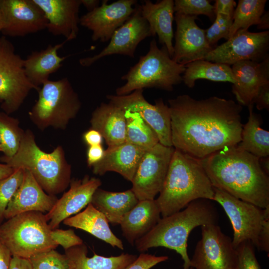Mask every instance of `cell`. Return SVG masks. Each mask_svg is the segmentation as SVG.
<instances>
[{
	"label": "cell",
	"instance_id": "cell-25",
	"mask_svg": "<svg viewBox=\"0 0 269 269\" xmlns=\"http://www.w3.org/2000/svg\"><path fill=\"white\" fill-rule=\"evenodd\" d=\"M160 211L155 199L138 201L123 218L121 225L123 236L134 245L148 233L160 219Z\"/></svg>",
	"mask_w": 269,
	"mask_h": 269
},
{
	"label": "cell",
	"instance_id": "cell-30",
	"mask_svg": "<svg viewBox=\"0 0 269 269\" xmlns=\"http://www.w3.org/2000/svg\"><path fill=\"white\" fill-rule=\"evenodd\" d=\"M83 243L65 250L68 269H125L137 258L136 255L129 254L110 257L94 254L89 258Z\"/></svg>",
	"mask_w": 269,
	"mask_h": 269
},
{
	"label": "cell",
	"instance_id": "cell-31",
	"mask_svg": "<svg viewBox=\"0 0 269 269\" xmlns=\"http://www.w3.org/2000/svg\"><path fill=\"white\" fill-rule=\"evenodd\" d=\"M253 105L248 106V120L243 126L241 140L237 146L259 158L269 155V132L261 127L262 120L253 112Z\"/></svg>",
	"mask_w": 269,
	"mask_h": 269
},
{
	"label": "cell",
	"instance_id": "cell-41",
	"mask_svg": "<svg viewBox=\"0 0 269 269\" xmlns=\"http://www.w3.org/2000/svg\"><path fill=\"white\" fill-rule=\"evenodd\" d=\"M51 237L58 246H61L65 250L83 243V240L72 229L56 228L51 230Z\"/></svg>",
	"mask_w": 269,
	"mask_h": 269
},
{
	"label": "cell",
	"instance_id": "cell-39",
	"mask_svg": "<svg viewBox=\"0 0 269 269\" xmlns=\"http://www.w3.org/2000/svg\"><path fill=\"white\" fill-rule=\"evenodd\" d=\"M233 20L231 16L220 14L215 15L214 22L205 30L206 39L211 46L213 47L221 38L228 39Z\"/></svg>",
	"mask_w": 269,
	"mask_h": 269
},
{
	"label": "cell",
	"instance_id": "cell-50",
	"mask_svg": "<svg viewBox=\"0 0 269 269\" xmlns=\"http://www.w3.org/2000/svg\"><path fill=\"white\" fill-rule=\"evenodd\" d=\"M258 29L267 30L269 28V11L264 12L262 15L260 22L257 25Z\"/></svg>",
	"mask_w": 269,
	"mask_h": 269
},
{
	"label": "cell",
	"instance_id": "cell-6",
	"mask_svg": "<svg viewBox=\"0 0 269 269\" xmlns=\"http://www.w3.org/2000/svg\"><path fill=\"white\" fill-rule=\"evenodd\" d=\"M185 65L175 62L166 48H158L155 39L149 43L147 53L121 77L126 83L118 87L116 95L123 96L144 88H155L171 91L182 82Z\"/></svg>",
	"mask_w": 269,
	"mask_h": 269
},
{
	"label": "cell",
	"instance_id": "cell-33",
	"mask_svg": "<svg viewBox=\"0 0 269 269\" xmlns=\"http://www.w3.org/2000/svg\"><path fill=\"white\" fill-rule=\"evenodd\" d=\"M126 141L147 151L159 142L156 133L136 112L125 111Z\"/></svg>",
	"mask_w": 269,
	"mask_h": 269
},
{
	"label": "cell",
	"instance_id": "cell-37",
	"mask_svg": "<svg viewBox=\"0 0 269 269\" xmlns=\"http://www.w3.org/2000/svg\"><path fill=\"white\" fill-rule=\"evenodd\" d=\"M28 260L32 269H68L66 256L55 250L38 253Z\"/></svg>",
	"mask_w": 269,
	"mask_h": 269
},
{
	"label": "cell",
	"instance_id": "cell-51",
	"mask_svg": "<svg viewBox=\"0 0 269 269\" xmlns=\"http://www.w3.org/2000/svg\"><path fill=\"white\" fill-rule=\"evenodd\" d=\"M81 4L86 7L88 11H90L98 7L100 3L98 0H80Z\"/></svg>",
	"mask_w": 269,
	"mask_h": 269
},
{
	"label": "cell",
	"instance_id": "cell-2",
	"mask_svg": "<svg viewBox=\"0 0 269 269\" xmlns=\"http://www.w3.org/2000/svg\"><path fill=\"white\" fill-rule=\"evenodd\" d=\"M201 162L214 187L261 208L269 207V177L258 157L236 145L224 147Z\"/></svg>",
	"mask_w": 269,
	"mask_h": 269
},
{
	"label": "cell",
	"instance_id": "cell-42",
	"mask_svg": "<svg viewBox=\"0 0 269 269\" xmlns=\"http://www.w3.org/2000/svg\"><path fill=\"white\" fill-rule=\"evenodd\" d=\"M168 259L167 256H155L142 253L125 269H150Z\"/></svg>",
	"mask_w": 269,
	"mask_h": 269
},
{
	"label": "cell",
	"instance_id": "cell-20",
	"mask_svg": "<svg viewBox=\"0 0 269 269\" xmlns=\"http://www.w3.org/2000/svg\"><path fill=\"white\" fill-rule=\"evenodd\" d=\"M235 82L232 93L241 106L254 105L253 101L264 85L269 83V56L261 62L243 60L232 65Z\"/></svg>",
	"mask_w": 269,
	"mask_h": 269
},
{
	"label": "cell",
	"instance_id": "cell-17",
	"mask_svg": "<svg viewBox=\"0 0 269 269\" xmlns=\"http://www.w3.org/2000/svg\"><path fill=\"white\" fill-rule=\"evenodd\" d=\"M149 36L148 23L141 14L140 5H136L132 16L113 34L107 46L93 56L81 58L79 63L89 67L104 57L115 54L133 58L138 45Z\"/></svg>",
	"mask_w": 269,
	"mask_h": 269
},
{
	"label": "cell",
	"instance_id": "cell-7",
	"mask_svg": "<svg viewBox=\"0 0 269 269\" xmlns=\"http://www.w3.org/2000/svg\"><path fill=\"white\" fill-rule=\"evenodd\" d=\"M45 215L30 211L13 216L0 225V241L12 257L28 259L58 246L51 237Z\"/></svg>",
	"mask_w": 269,
	"mask_h": 269
},
{
	"label": "cell",
	"instance_id": "cell-43",
	"mask_svg": "<svg viewBox=\"0 0 269 269\" xmlns=\"http://www.w3.org/2000/svg\"><path fill=\"white\" fill-rule=\"evenodd\" d=\"M236 5L234 0H216L213 5L215 15L220 14L233 17Z\"/></svg>",
	"mask_w": 269,
	"mask_h": 269
},
{
	"label": "cell",
	"instance_id": "cell-22",
	"mask_svg": "<svg viewBox=\"0 0 269 269\" xmlns=\"http://www.w3.org/2000/svg\"><path fill=\"white\" fill-rule=\"evenodd\" d=\"M23 170L22 181L5 210L6 220L27 212L47 213L58 200L56 196L49 195L43 190L30 171Z\"/></svg>",
	"mask_w": 269,
	"mask_h": 269
},
{
	"label": "cell",
	"instance_id": "cell-55",
	"mask_svg": "<svg viewBox=\"0 0 269 269\" xmlns=\"http://www.w3.org/2000/svg\"><path fill=\"white\" fill-rule=\"evenodd\" d=\"M189 269H194L193 268H192V267H190V268H189Z\"/></svg>",
	"mask_w": 269,
	"mask_h": 269
},
{
	"label": "cell",
	"instance_id": "cell-1",
	"mask_svg": "<svg viewBox=\"0 0 269 269\" xmlns=\"http://www.w3.org/2000/svg\"><path fill=\"white\" fill-rule=\"evenodd\" d=\"M172 146L201 160L241 140L242 107L217 96L198 100L188 95L168 100Z\"/></svg>",
	"mask_w": 269,
	"mask_h": 269
},
{
	"label": "cell",
	"instance_id": "cell-10",
	"mask_svg": "<svg viewBox=\"0 0 269 269\" xmlns=\"http://www.w3.org/2000/svg\"><path fill=\"white\" fill-rule=\"evenodd\" d=\"M23 61L13 44L0 36V104L8 115L17 111L30 91L35 90L25 75Z\"/></svg>",
	"mask_w": 269,
	"mask_h": 269
},
{
	"label": "cell",
	"instance_id": "cell-11",
	"mask_svg": "<svg viewBox=\"0 0 269 269\" xmlns=\"http://www.w3.org/2000/svg\"><path fill=\"white\" fill-rule=\"evenodd\" d=\"M191 260L194 269H237V252L217 224L201 226V239Z\"/></svg>",
	"mask_w": 269,
	"mask_h": 269
},
{
	"label": "cell",
	"instance_id": "cell-35",
	"mask_svg": "<svg viewBox=\"0 0 269 269\" xmlns=\"http://www.w3.org/2000/svg\"><path fill=\"white\" fill-rule=\"evenodd\" d=\"M17 119L0 112V151L4 156L11 157L17 151L23 132L19 127Z\"/></svg>",
	"mask_w": 269,
	"mask_h": 269
},
{
	"label": "cell",
	"instance_id": "cell-4",
	"mask_svg": "<svg viewBox=\"0 0 269 269\" xmlns=\"http://www.w3.org/2000/svg\"><path fill=\"white\" fill-rule=\"evenodd\" d=\"M214 196V186L201 160L174 149L162 189L155 199L162 217L197 199L213 201Z\"/></svg>",
	"mask_w": 269,
	"mask_h": 269
},
{
	"label": "cell",
	"instance_id": "cell-34",
	"mask_svg": "<svg viewBox=\"0 0 269 269\" xmlns=\"http://www.w3.org/2000/svg\"><path fill=\"white\" fill-rule=\"evenodd\" d=\"M267 2V0H239L233 16L228 39L240 29L248 30L251 26L258 25Z\"/></svg>",
	"mask_w": 269,
	"mask_h": 269
},
{
	"label": "cell",
	"instance_id": "cell-38",
	"mask_svg": "<svg viewBox=\"0 0 269 269\" xmlns=\"http://www.w3.org/2000/svg\"><path fill=\"white\" fill-rule=\"evenodd\" d=\"M175 13L191 16L204 15L211 20L215 17L214 6L207 0H175Z\"/></svg>",
	"mask_w": 269,
	"mask_h": 269
},
{
	"label": "cell",
	"instance_id": "cell-19",
	"mask_svg": "<svg viewBox=\"0 0 269 269\" xmlns=\"http://www.w3.org/2000/svg\"><path fill=\"white\" fill-rule=\"evenodd\" d=\"M102 183L96 177L85 176L82 179L71 180L70 188L58 199L45 217L51 230L57 228L66 219L75 215L91 203L95 191Z\"/></svg>",
	"mask_w": 269,
	"mask_h": 269
},
{
	"label": "cell",
	"instance_id": "cell-53",
	"mask_svg": "<svg viewBox=\"0 0 269 269\" xmlns=\"http://www.w3.org/2000/svg\"><path fill=\"white\" fill-rule=\"evenodd\" d=\"M1 28H2V20H1V14L0 9V32H1Z\"/></svg>",
	"mask_w": 269,
	"mask_h": 269
},
{
	"label": "cell",
	"instance_id": "cell-14",
	"mask_svg": "<svg viewBox=\"0 0 269 269\" xmlns=\"http://www.w3.org/2000/svg\"><path fill=\"white\" fill-rule=\"evenodd\" d=\"M143 89L123 96L107 95V99L124 111L137 113L156 133L159 143L172 146L170 109L162 99L151 104L143 95Z\"/></svg>",
	"mask_w": 269,
	"mask_h": 269
},
{
	"label": "cell",
	"instance_id": "cell-23",
	"mask_svg": "<svg viewBox=\"0 0 269 269\" xmlns=\"http://www.w3.org/2000/svg\"><path fill=\"white\" fill-rule=\"evenodd\" d=\"M145 151L127 142L108 147L103 159L92 167L93 172L103 175L107 172L114 171L132 182Z\"/></svg>",
	"mask_w": 269,
	"mask_h": 269
},
{
	"label": "cell",
	"instance_id": "cell-52",
	"mask_svg": "<svg viewBox=\"0 0 269 269\" xmlns=\"http://www.w3.org/2000/svg\"><path fill=\"white\" fill-rule=\"evenodd\" d=\"M259 163L263 170L269 175V156L259 158Z\"/></svg>",
	"mask_w": 269,
	"mask_h": 269
},
{
	"label": "cell",
	"instance_id": "cell-49",
	"mask_svg": "<svg viewBox=\"0 0 269 269\" xmlns=\"http://www.w3.org/2000/svg\"><path fill=\"white\" fill-rule=\"evenodd\" d=\"M15 169L6 163H0V180L12 174Z\"/></svg>",
	"mask_w": 269,
	"mask_h": 269
},
{
	"label": "cell",
	"instance_id": "cell-8",
	"mask_svg": "<svg viewBox=\"0 0 269 269\" xmlns=\"http://www.w3.org/2000/svg\"><path fill=\"white\" fill-rule=\"evenodd\" d=\"M38 91V98L28 114L40 129L48 127L64 129L78 114L81 103L67 77L45 82Z\"/></svg>",
	"mask_w": 269,
	"mask_h": 269
},
{
	"label": "cell",
	"instance_id": "cell-40",
	"mask_svg": "<svg viewBox=\"0 0 269 269\" xmlns=\"http://www.w3.org/2000/svg\"><path fill=\"white\" fill-rule=\"evenodd\" d=\"M236 249L238 258L237 269H261L255 255L254 246L250 241L242 242Z\"/></svg>",
	"mask_w": 269,
	"mask_h": 269
},
{
	"label": "cell",
	"instance_id": "cell-24",
	"mask_svg": "<svg viewBox=\"0 0 269 269\" xmlns=\"http://www.w3.org/2000/svg\"><path fill=\"white\" fill-rule=\"evenodd\" d=\"M140 10L142 16L148 23L150 36L157 35L159 42L165 46L172 58L174 0H162L153 3L149 0H145L140 5Z\"/></svg>",
	"mask_w": 269,
	"mask_h": 269
},
{
	"label": "cell",
	"instance_id": "cell-13",
	"mask_svg": "<svg viewBox=\"0 0 269 269\" xmlns=\"http://www.w3.org/2000/svg\"><path fill=\"white\" fill-rule=\"evenodd\" d=\"M269 31L238 30L231 38L214 48L204 58L232 65L243 60L261 62L269 56Z\"/></svg>",
	"mask_w": 269,
	"mask_h": 269
},
{
	"label": "cell",
	"instance_id": "cell-26",
	"mask_svg": "<svg viewBox=\"0 0 269 269\" xmlns=\"http://www.w3.org/2000/svg\"><path fill=\"white\" fill-rule=\"evenodd\" d=\"M125 112L109 102L102 103L92 114V129L100 133L108 147L120 145L126 141Z\"/></svg>",
	"mask_w": 269,
	"mask_h": 269
},
{
	"label": "cell",
	"instance_id": "cell-18",
	"mask_svg": "<svg viewBox=\"0 0 269 269\" xmlns=\"http://www.w3.org/2000/svg\"><path fill=\"white\" fill-rule=\"evenodd\" d=\"M197 16L175 13L176 28L172 59L176 62L186 65L204 59L214 48L208 42L205 29L196 22Z\"/></svg>",
	"mask_w": 269,
	"mask_h": 269
},
{
	"label": "cell",
	"instance_id": "cell-44",
	"mask_svg": "<svg viewBox=\"0 0 269 269\" xmlns=\"http://www.w3.org/2000/svg\"><path fill=\"white\" fill-rule=\"evenodd\" d=\"M259 110L269 109V83L263 85L253 101Z\"/></svg>",
	"mask_w": 269,
	"mask_h": 269
},
{
	"label": "cell",
	"instance_id": "cell-54",
	"mask_svg": "<svg viewBox=\"0 0 269 269\" xmlns=\"http://www.w3.org/2000/svg\"><path fill=\"white\" fill-rule=\"evenodd\" d=\"M0 148H1V139H0Z\"/></svg>",
	"mask_w": 269,
	"mask_h": 269
},
{
	"label": "cell",
	"instance_id": "cell-12",
	"mask_svg": "<svg viewBox=\"0 0 269 269\" xmlns=\"http://www.w3.org/2000/svg\"><path fill=\"white\" fill-rule=\"evenodd\" d=\"M174 150L159 142L144 152L131 182L139 201L154 200L160 193Z\"/></svg>",
	"mask_w": 269,
	"mask_h": 269
},
{
	"label": "cell",
	"instance_id": "cell-45",
	"mask_svg": "<svg viewBox=\"0 0 269 269\" xmlns=\"http://www.w3.org/2000/svg\"><path fill=\"white\" fill-rule=\"evenodd\" d=\"M105 150L101 145L89 146L87 152L88 165L92 167L103 158Z\"/></svg>",
	"mask_w": 269,
	"mask_h": 269
},
{
	"label": "cell",
	"instance_id": "cell-29",
	"mask_svg": "<svg viewBox=\"0 0 269 269\" xmlns=\"http://www.w3.org/2000/svg\"><path fill=\"white\" fill-rule=\"evenodd\" d=\"M138 201L132 189L111 192L98 188L91 203L104 215L109 223L118 225Z\"/></svg>",
	"mask_w": 269,
	"mask_h": 269
},
{
	"label": "cell",
	"instance_id": "cell-15",
	"mask_svg": "<svg viewBox=\"0 0 269 269\" xmlns=\"http://www.w3.org/2000/svg\"><path fill=\"white\" fill-rule=\"evenodd\" d=\"M107 0L80 17L79 24L92 31L93 41H109L114 32L135 11L137 0H119L108 4Z\"/></svg>",
	"mask_w": 269,
	"mask_h": 269
},
{
	"label": "cell",
	"instance_id": "cell-48",
	"mask_svg": "<svg viewBox=\"0 0 269 269\" xmlns=\"http://www.w3.org/2000/svg\"><path fill=\"white\" fill-rule=\"evenodd\" d=\"M9 269H32L28 259L12 257Z\"/></svg>",
	"mask_w": 269,
	"mask_h": 269
},
{
	"label": "cell",
	"instance_id": "cell-27",
	"mask_svg": "<svg viewBox=\"0 0 269 269\" xmlns=\"http://www.w3.org/2000/svg\"><path fill=\"white\" fill-rule=\"evenodd\" d=\"M66 42L49 45L44 49L32 52L24 59L25 75L35 90H38L40 86L49 80V76L62 66L67 56H59L58 51Z\"/></svg>",
	"mask_w": 269,
	"mask_h": 269
},
{
	"label": "cell",
	"instance_id": "cell-21",
	"mask_svg": "<svg viewBox=\"0 0 269 269\" xmlns=\"http://www.w3.org/2000/svg\"><path fill=\"white\" fill-rule=\"evenodd\" d=\"M43 11L46 29L55 36H63L66 41L75 39L79 32L80 0H33Z\"/></svg>",
	"mask_w": 269,
	"mask_h": 269
},
{
	"label": "cell",
	"instance_id": "cell-46",
	"mask_svg": "<svg viewBox=\"0 0 269 269\" xmlns=\"http://www.w3.org/2000/svg\"><path fill=\"white\" fill-rule=\"evenodd\" d=\"M83 139L86 144L91 146L101 145L104 138L99 132L91 128L84 133Z\"/></svg>",
	"mask_w": 269,
	"mask_h": 269
},
{
	"label": "cell",
	"instance_id": "cell-36",
	"mask_svg": "<svg viewBox=\"0 0 269 269\" xmlns=\"http://www.w3.org/2000/svg\"><path fill=\"white\" fill-rule=\"evenodd\" d=\"M23 172L22 168L16 169L10 176L0 180V225L9 202L22 181Z\"/></svg>",
	"mask_w": 269,
	"mask_h": 269
},
{
	"label": "cell",
	"instance_id": "cell-9",
	"mask_svg": "<svg viewBox=\"0 0 269 269\" xmlns=\"http://www.w3.org/2000/svg\"><path fill=\"white\" fill-rule=\"evenodd\" d=\"M214 190L213 201L222 207L232 224L234 247L248 241L259 250L264 226L269 220V207L262 209L221 189L214 187Z\"/></svg>",
	"mask_w": 269,
	"mask_h": 269
},
{
	"label": "cell",
	"instance_id": "cell-5",
	"mask_svg": "<svg viewBox=\"0 0 269 269\" xmlns=\"http://www.w3.org/2000/svg\"><path fill=\"white\" fill-rule=\"evenodd\" d=\"M0 159L14 169L30 171L43 190L50 195L64 191L71 182V167L62 146H57L49 153L43 151L30 130L23 132L18 150L13 156H3Z\"/></svg>",
	"mask_w": 269,
	"mask_h": 269
},
{
	"label": "cell",
	"instance_id": "cell-16",
	"mask_svg": "<svg viewBox=\"0 0 269 269\" xmlns=\"http://www.w3.org/2000/svg\"><path fill=\"white\" fill-rule=\"evenodd\" d=\"M3 36L21 37L46 28L47 20L33 0H0Z\"/></svg>",
	"mask_w": 269,
	"mask_h": 269
},
{
	"label": "cell",
	"instance_id": "cell-47",
	"mask_svg": "<svg viewBox=\"0 0 269 269\" xmlns=\"http://www.w3.org/2000/svg\"><path fill=\"white\" fill-rule=\"evenodd\" d=\"M12 255L0 241V269H9Z\"/></svg>",
	"mask_w": 269,
	"mask_h": 269
},
{
	"label": "cell",
	"instance_id": "cell-3",
	"mask_svg": "<svg viewBox=\"0 0 269 269\" xmlns=\"http://www.w3.org/2000/svg\"><path fill=\"white\" fill-rule=\"evenodd\" d=\"M218 221V212L211 200L197 199L182 210L160 218L148 233L134 244L141 253L158 247L173 250L181 256L183 269H189L191 260L187 253V241L190 232L199 226L217 224Z\"/></svg>",
	"mask_w": 269,
	"mask_h": 269
},
{
	"label": "cell",
	"instance_id": "cell-28",
	"mask_svg": "<svg viewBox=\"0 0 269 269\" xmlns=\"http://www.w3.org/2000/svg\"><path fill=\"white\" fill-rule=\"evenodd\" d=\"M65 225L86 231L113 247L124 250L122 241L112 232L104 215L90 203L82 212L63 221Z\"/></svg>",
	"mask_w": 269,
	"mask_h": 269
},
{
	"label": "cell",
	"instance_id": "cell-32",
	"mask_svg": "<svg viewBox=\"0 0 269 269\" xmlns=\"http://www.w3.org/2000/svg\"><path fill=\"white\" fill-rule=\"evenodd\" d=\"M199 79L230 82L232 84L235 82L230 65L204 59L185 65V70L182 75V82L190 88L194 87L196 81Z\"/></svg>",
	"mask_w": 269,
	"mask_h": 269
}]
</instances>
